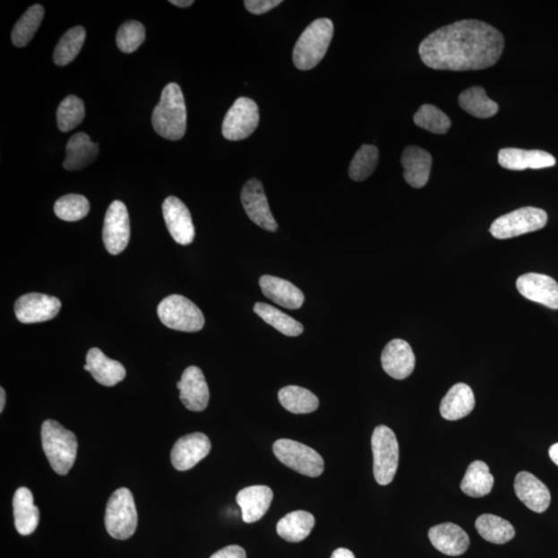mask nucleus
Segmentation results:
<instances>
[{
	"label": "nucleus",
	"mask_w": 558,
	"mask_h": 558,
	"mask_svg": "<svg viewBox=\"0 0 558 558\" xmlns=\"http://www.w3.org/2000/svg\"><path fill=\"white\" fill-rule=\"evenodd\" d=\"M505 39L499 30L480 20H461L441 27L422 40L419 54L430 69L479 71L499 62Z\"/></svg>",
	"instance_id": "nucleus-1"
},
{
	"label": "nucleus",
	"mask_w": 558,
	"mask_h": 558,
	"mask_svg": "<svg viewBox=\"0 0 558 558\" xmlns=\"http://www.w3.org/2000/svg\"><path fill=\"white\" fill-rule=\"evenodd\" d=\"M151 119L153 129L160 137L170 141L185 137L187 112L184 93L178 84L170 83L165 87Z\"/></svg>",
	"instance_id": "nucleus-2"
},
{
	"label": "nucleus",
	"mask_w": 558,
	"mask_h": 558,
	"mask_svg": "<svg viewBox=\"0 0 558 558\" xmlns=\"http://www.w3.org/2000/svg\"><path fill=\"white\" fill-rule=\"evenodd\" d=\"M333 32L334 25L331 19H318L309 25L294 47L295 66L301 71L317 66L326 56Z\"/></svg>",
	"instance_id": "nucleus-3"
},
{
	"label": "nucleus",
	"mask_w": 558,
	"mask_h": 558,
	"mask_svg": "<svg viewBox=\"0 0 558 558\" xmlns=\"http://www.w3.org/2000/svg\"><path fill=\"white\" fill-rule=\"evenodd\" d=\"M44 452L54 472L65 476L75 463L78 441L75 434L65 429L57 421L46 420L42 426Z\"/></svg>",
	"instance_id": "nucleus-4"
},
{
	"label": "nucleus",
	"mask_w": 558,
	"mask_h": 558,
	"mask_svg": "<svg viewBox=\"0 0 558 558\" xmlns=\"http://www.w3.org/2000/svg\"><path fill=\"white\" fill-rule=\"evenodd\" d=\"M105 524L107 532L116 540H126L136 532L138 513L133 494L119 488L107 503Z\"/></svg>",
	"instance_id": "nucleus-5"
},
{
	"label": "nucleus",
	"mask_w": 558,
	"mask_h": 558,
	"mask_svg": "<svg viewBox=\"0 0 558 558\" xmlns=\"http://www.w3.org/2000/svg\"><path fill=\"white\" fill-rule=\"evenodd\" d=\"M158 314L161 322L173 331L198 332L205 325L201 309L181 295H171L160 302Z\"/></svg>",
	"instance_id": "nucleus-6"
},
{
	"label": "nucleus",
	"mask_w": 558,
	"mask_h": 558,
	"mask_svg": "<svg viewBox=\"0 0 558 558\" xmlns=\"http://www.w3.org/2000/svg\"><path fill=\"white\" fill-rule=\"evenodd\" d=\"M373 475L380 485L385 486L394 479L399 462V446L392 429L385 425L374 429L372 436Z\"/></svg>",
	"instance_id": "nucleus-7"
},
{
	"label": "nucleus",
	"mask_w": 558,
	"mask_h": 558,
	"mask_svg": "<svg viewBox=\"0 0 558 558\" xmlns=\"http://www.w3.org/2000/svg\"><path fill=\"white\" fill-rule=\"evenodd\" d=\"M273 453L281 463L301 475L317 478L324 472L322 457L313 448L299 442L279 440L274 442Z\"/></svg>",
	"instance_id": "nucleus-8"
},
{
	"label": "nucleus",
	"mask_w": 558,
	"mask_h": 558,
	"mask_svg": "<svg viewBox=\"0 0 558 558\" xmlns=\"http://www.w3.org/2000/svg\"><path fill=\"white\" fill-rule=\"evenodd\" d=\"M547 220V213L540 208L523 207L496 219L489 231L496 239H510L541 230Z\"/></svg>",
	"instance_id": "nucleus-9"
},
{
	"label": "nucleus",
	"mask_w": 558,
	"mask_h": 558,
	"mask_svg": "<svg viewBox=\"0 0 558 558\" xmlns=\"http://www.w3.org/2000/svg\"><path fill=\"white\" fill-rule=\"evenodd\" d=\"M259 123L258 105L251 99L240 98L227 112L221 132L228 141L245 140L257 130Z\"/></svg>",
	"instance_id": "nucleus-10"
},
{
	"label": "nucleus",
	"mask_w": 558,
	"mask_h": 558,
	"mask_svg": "<svg viewBox=\"0 0 558 558\" xmlns=\"http://www.w3.org/2000/svg\"><path fill=\"white\" fill-rule=\"evenodd\" d=\"M131 238L130 215L121 201L112 202L107 208L104 227L103 242L107 253L116 255L129 245Z\"/></svg>",
	"instance_id": "nucleus-11"
},
{
	"label": "nucleus",
	"mask_w": 558,
	"mask_h": 558,
	"mask_svg": "<svg viewBox=\"0 0 558 558\" xmlns=\"http://www.w3.org/2000/svg\"><path fill=\"white\" fill-rule=\"evenodd\" d=\"M13 309L20 322L36 324L56 318L62 309V302L53 296L30 293L21 296Z\"/></svg>",
	"instance_id": "nucleus-12"
},
{
	"label": "nucleus",
	"mask_w": 558,
	"mask_h": 558,
	"mask_svg": "<svg viewBox=\"0 0 558 558\" xmlns=\"http://www.w3.org/2000/svg\"><path fill=\"white\" fill-rule=\"evenodd\" d=\"M241 202L248 218L269 232H277L279 225L269 207L263 185L258 179L248 180L242 188Z\"/></svg>",
	"instance_id": "nucleus-13"
},
{
	"label": "nucleus",
	"mask_w": 558,
	"mask_h": 558,
	"mask_svg": "<svg viewBox=\"0 0 558 558\" xmlns=\"http://www.w3.org/2000/svg\"><path fill=\"white\" fill-rule=\"evenodd\" d=\"M211 451V442L204 434L196 433L180 438L172 449V465L180 472L193 468Z\"/></svg>",
	"instance_id": "nucleus-14"
},
{
	"label": "nucleus",
	"mask_w": 558,
	"mask_h": 558,
	"mask_svg": "<svg viewBox=\"0 0 558 558\" xmlns=\"http://www.w3.org/2000/svg\"><path fill=\"white\" fill-rule=\"evenodd\" d=\"M163 214L167 231L180 245L193 244L196 231L192 214L183 201L169 197L164 201Z\"/></svg>",
	"instance_id": "nucleus-15"
},
{
	"label": "nucleus",
	"mask_w": 558,
	"mask_h": 558,
	"mask_svg": "<svg viewBox=\"0 0 558 558\" xmlns=\"http://www.w3.org/2000/svg\"><path fill=\"white\" fill-rule=\"evenodd\" d=\"M180 400L192 412H202L210 403V393L203 373L197 366L187 367L177 382Z\"/></svg>",
	"instance_id": "nucleus-16"
},
{
	"label": "nucleus",
	"mask_w": 558,
	"mask_h": 558,
	"mask_svg": "<svg viewBox=\"0 0 558 558\" xmlns=\"http://www.w3.org/2000/svg\"><path fill=\"white\" fill-rule=\"evenodd\" d=\"M517 290L530 301L551 309H558V284L547 275L528 273L516 282Z\"/></svg>",
	"instance_id": "nucleus-17"
},
{
	"label": "nucleus",
	"mask_w": 558,
	"mask_h": 558,
	"mask_svg": "<svg viewBox=\"0 0 558 558\" xmlns=\"http://www.w3.org/2000/svg\"><path fill=\"white\" fill-rule=\"evenodd\" d=\"M382 366L395 380H405L415 369L416 358L411 346L402 339L390 341L382 353Z\"/></svg>",
	"instance_id": "nucleus-18"
},
{
	"label": "nucleus",
	"mask_w": 558,
	"mask_h": 558,
	"mask_svg": "<svg viewBox=\"0 0 558 558\" xmlns=\"http://www.w3.org/2000/svg\"><path fill=\"white\" fill-rule=\"evenodd\" d=\"M499 164L507 170L523 171L554 167L556 159L543 150H524L520 148H503L499 152Z\"/></svg>",
	"instance_id": "nucleus-19"
},
{
	"label": "nucleus",
	"mask_w": 558,
	"mask_h": 558,
	"mask_svg": "<svg viewBox=\"0 0 558 558\" xmlns=\"http://www.w3.org/2000/svg\"><path fill=\"white\" fill-rule=\"evenodd\" d=\"M514 489L517 497L536 513H543L549 508V489L533 474L521 472L516 476Z\"/></svg>",
	"instance_id": "nucleus-20"
},
{
	"label": "nucleus",
	"mask_w": 558,
	"mask_h": 558,
	"mask_svg": "<svg viewBox=\"0 0 558 558\" xmlns=\"http://www.w3.org/2000/svg\"><path fill=\"white\" fill-rule=\"evenodd\" d=\"M84 369L99 384L106 387L117 385L126 375L125 368L120 362L107 358L98 348H92L87 353Z\"/></svg>",
	"instance_id": "nucleus-21"
},
{
	"label": "nucleus",
	"mask_w": 558,
	"mask_h": 558,
	"mask_svg": "<svg viewBox=\"0 0 558 558\" xmlns=\"http://www.w3.org/2000/svg\"><path fill=\"white\" fill-rule=\"evenodd\" d=\"M429 540L440 553L449 556H459L467 553L469 537L454 523H442L429 529Z\"/></svg>",
	"instance_id": "nucleus-22"
},
{
	"label": "nucleus",
	"mask_w": 558,
	"mask_h": 558,
	"mask_svg": "<svg viewBox=\"0 0 558 558\" xmlns=\"http://www.w3.org/2000/svg\"><path fill=\"white\" fill-rule=\"evenodd\" d=\"M273 492L270 487L255 485L240 490L236 502L241 508L242 519L245 523L262 519L271 506Z\"/></svg>",
	"instance_id": "nucleus-23"
},
{
	"label": "nucleus",
	"mask_w": 558,
	"mask_h": 558,
	"mask_svg": "<svg viewBox=\"0 0 558 558\" xmlns=\"http://www.w3.org/2000/svg\"><path fill=\"white\" fill-rule=\"evenodd\" d=\"M401 165L407 183L415 187L422 188L426 185L432 170L433 158L427 150L418 146H408L403 150Z\"/></svg>",
	"instance_id": "nucleus-24"
},
{
	"label": "nucleus",
	"mask_w": 558,
	"mask_h": 558,
	"mask_svg": "<svg viewBox=\"0 0 558 558\" xmlns=\"http://www.w3.org/2000/svg\"><path fill=\"white\" fill-rule=\"evenodd\" d=\"M260 287L266 298L282 307L299 309L305 304V294L288 280L264 275Z\"/></svg>",
	"instance_id": "nucleus-25"
},
{
	"label": "nucleus",
	"mask_w": 558,
	"mask_h": 558,
	"mask_svg": "<svg viewBox=\"0 0 558 558\" xmlns=\"http://www.w3.org/2000/svg\"><path fill=\"white\" fill-rule=\"evenodd\" d=\"M476 405L472 388L467 384L454 385L442 399L440 412L443 419L457 421L473 412Z\"/></svg>",
	"instance_id": "nucleus-26"
},
{
	"label": "nucleus",
	"mask_w": 558,
	"mask_h": 558,
	"mask_svg": "<svg viewBox=\"0 0 558 558\" xmlns=\"http://www.w3.org/2000/svg\"><path fill=\"white\" fill-rule=\"evenodd\" d=\"M64 167L67 171H79L93 163L99 156V144L93 143L89 134L78 133L69 140L65 148Z\"/></svg>",
	"instance_id": "nucleus-27"
},
{
	"label": "nucleus",
	"mask_w": 558,
	"mask_h": 558,
	"mask_svg": "<svg viewBox=\"0 0 558 558\" xmlns=\"http://www.w3.org/2000/svg\"><path fill=\"white\" fill-rule=\"evenodd\" d=\"M13 519L17 532L30 536L37 529L39 521V511L33 502V495L29 488L17 489L13 500Z\"/></svg>",
	"instance_id": "nucleus-28"
},
{
	"label": "nucleus",
	"mask_w": 558,
	"mask_h": 558,
	"mask_svg": "<svg viewBox=\"0 0 558 558\" xmlns=\"http://www.w3.org/2000/svg\"><path fill=\"white\" fill-rule=\"evenodd\" d=\"M314 524L313 514L306 511H295L279 521L277 532L287 542L299 543L311 535Z\"/></svg>",
	"instance_id": "nucleus-29"
},
{
	"label": "nucleus",
	"mask_w": 558,
	"mask_h": 558,
	"mask_svg": "<svg viewBox=\"0 0 558 558\" xmlns=\"http://www.w3.org/2000/svg\"><path fill=\"white\" fill-rule=\"evenodd\" d=\"M494 478L485 462L476 460L470 463L460 488L470 497H483L492 493Z\"/></svg>",
	"instance_id": "nucleus-30"
},
{
	"label": "nucleus",
	"mask_w": 558,
	"mask_h": 558,
	"mask_svg": "<svg viewBox=\"0 0 558 558\" xmlns=\"http://www.w3.org/2000/svg\"><path fill=\"white\" fill-rule=\"evenodd\" d=\"M459 106L470 116L485 119L496 116L499 105L490 99L485 90L481 86L469 87L460 93Z\"/></svg>",
	"instance_id": "nucleus-31"
},
{
	"label": "nucleus",
	"mask_w": 558,
	"mask_h": 558,
	"mask_svg": "<svg viewBox=\"0 0 558 558\" xmlns=\"http://www.w3.org/2000/svg\"><path fill=\"white\" fill-rule=\"evenodd\" d=\"M279 399L287 411L293 414H309L317 411L320 402L309 390L298 386L280 389Z\"/></svg>",
	"instance_id": "nucleus-32"
},
{
	"label": "nucleus",
	"mask_w": 558,
	"mask_h": 558,
	"mask_svg": "<svg viewBox=\"0 0 558 558\" xmlns=\"http://www.w3.org/2000/svg\"><path fill=\"white\" fill-rule=\"evenodd\" d=\"M253 312L267 324L277 329L280 333L290 336V338H296V336H299L305 331L304 325L301 322L270 305L259 302V304H255L253 306Z\"/></svg>",
	"instance_id": "nucleus-33"
},
{
	"label": "nucleus",
	"mask_w": 558,
	"mask_h": 558,
	"mask_svg": "<svg viewBox=\"0 0 558 558\" xmlns=\"http://www.w3.org/2000/svg\"><path fill=\"white\" fill-rule=\"evenodd\" d=\"M476 528L486 540L494 544H506L515 537V529L509 521L493 514H484L476 521Z\"/></svg>",
	"instance_id": "nucleus-34"
},
{
	"label": "nucleus",
	"mask_w": 558,
	"mask_h": 558,
	"mask_svg": "<svg viewBox=\"0 0 558 558\" xmlns=\"http://www.w3.org/2000/svg\"><path fill=\"white\" fill-rule=\"evenodd\" d=\"M45 10L42 5L35 4L30 6L24 13V15L19 19V21L13 26L12 31V42L19 48H22L30 44L40 23L43 21Z\"/></svg>",
	"instance_id": "nucleus-35"
},
{
	"label": "nucleus",
	"mask_w": 558,
	"mask_h": 558,
	"mask_svg": "<svg viewBox=\"0 0 558 558\" xmlns=\"http://www.w3.org/2000/svg\"><path fill=\"white\" fill-rule=\"evenodd\" d=\"M86 39V30L82 26L73 27L65 32L60 39L56 51L53 54V60L56 64L64 66L73 62L82 49Z\"/></svg>",
	"instance_id": "nucleus-36"
},
{
	"label": "nucleus",
	"mask_w": 558,
	"mask_h": 558,
	"mask_svg": "<svg viewBox=\"0 0 558 558\" xmlns=\"http://www.w3.org/2000/svg\"><path fill=\"white\" fill-rule=\"evenodd\" d=\"M379 164V150L374 145H362L355 154L348 167V175L354 181L367 179Z\"/></svg>",
	"instance_id": "nucleus-37"
},
{
	"label": "nucleus",
	"mask_w": 558,
	"mask_h": 558,
	"mask_svg": "<svg viewBox=\"0 0 558 558\" xmlns=\"http://www.w3.org/2000/svg\"><path fill=\"white\" fill-rule=\"evenodd\" d=\"M56 117L58 129L63 133L76 129L85 117L83 100L76 96L66 97L58 107Z\"/></svg>",
	"instance_id": "nucleus-38"
},
{
	"label": "nucleus",
	"mask_w": 558,
	"mask_h": 558,
	"mask_svg": "<svg viewBox=\"0 0 558 558\" xmlns=\"http://www.w3.org/2000/svg\"><path fill=\"white\" fill-rule=\"evenodd\" d=\"M414 123L423 130L439 134L448 133L451 127V119L438 107L430 104L420 107L415 114Z\"/></svg>",
	"instance_id": "nucleus-39"
},
{
	"label": "nucleus",
	"mask_w": 558,
	"mask_h": 558,
	"mask_svg": "<svg viewBox=\"0 0 558 558\" xmlns=\"http://www.w3.org/2000/svg\"><path fill=\"white\" fill-rule=\"evenodd\" d=\"M90 210V201L82 194H66L56 201L54 212L56 217L64 221H78L89 215Z\"/></svg>",
	"instance_id": "nucleus-40"
},
{
	"label": "nucleus",
	"mask_w": 558,
	"mask_h": 558,
	"mask_svg": "<svg viewBox=\"0 0 558 558\" xmlns=\"http://www.w3.org/2000/svg\"><path fill=\"white\" fill-rule=\"evenodd\" d=\"M146 39L145 27L138 21H127L120 26L116 36L118 49L124 53H133L139 49Z\"/></svg>",
	"instance_id": "nucleus-41"
},
{
	"label": "nucleus",
	"mask_w": 558,
	"mask_h": 558,
	"mask_svg": "<svg viewBox=\"0 0 558 558\" xmlns=\"http://www.w3.org/2000/svg\"><path fill=\"white\" fill-rule=\"evenodd\" d=\"M281 4V0H246L245 2L246 10L254 15L270 12Z\"/></svg>",
	"instance_id": "nucleus-42"
},
{
	"label": "nucleus",
	"mask_w": 558,
	"mask_h": 558,
	"mask_svg": "<svg viewBox=\"0 0 558 558\" xmlns=\"http://www.w3.org/2000/svg\"><path fill=\"white\" fill-rule=\"evenodd\" d=\"M210 558H246L245 550L238 545H231L220 549Z\"/></svg>",
	"instance_id": "nucleus-43"
},
{
	"label": "nucleus",
	"mask_w": 558,
	"mask_h": 558,
	"mask_svg": "<svg viewBox=\"0 0 558 558\" xmlns=\"http://www.w3.org/2000/svg\"><path fill=\"white\" fill-rule=\"evenodd\" d=\"M331 558H356L351 550L347 548H339L334 551Z\"/></svg>",
	"instance_id": "nucleus-44"
},
{
	"label": "nucleus",
	"mask_w": 558,
	"mask_h": 558,
	"mask_svg": "<svg viewBox=\"0 0 558 558\" xmlns=\"http://www.w3.org/2000/svg\"><path fill=\"white\" fill-rule=\"evenodd\" d=\"M550 459L553 460L558 467V442L551 446L549 449Z\"/></svg>",
	"instance_id": "nucleus-45"
},
{
	"label": "nucleus",
	"mask_w": 558,
	"mask_h": 558,
	"mask_svg": "<svg viewBox=\"0 0 558 558\" xmlns=\"http://www.w3.org/2000/svg\"><path fill=\"white\" fill-rule=\"evenodd\" d=\"M171 4L178 6V8H188L193 4V0H171Z\"/></svg>",
	"instance_id": "nucleus-46"
},
{
	"label": "nucleus",
	"mask_w": 558,
	"mask_h": 558,
	"mask_svg": "<svg viewBox=\"0 0 558 558\" xmlns=\"http://www.w3.org/2000/svg\"><path fill=\"white\" fill-rule=\"evenodd\" d=\"M5 406V391L4 388H0V413L4 412Z\"/></svg>",
	"instance_id": "nucleus-47"
}]
</instances>
